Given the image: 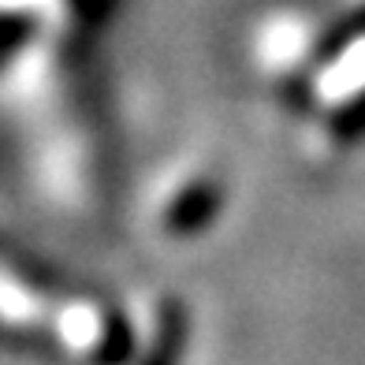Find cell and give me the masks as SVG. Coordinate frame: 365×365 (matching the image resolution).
Masks as SVG:
<instances>
[{
    "label": "cell",
    "instance_id": "obj_1",
    "mask_svg": "<svg viewBox=\"0 0 365 365\" xmlns=\"http://www.w3.org/2000/svg\"><path fill=\"white\" fill-rule=\"evenodd\" d=\"M306 138L321 157L365 138V30L343 34L324 68L302 90Z\"/></svg>",
    "mask_w": 365,
    "mask_h": 365
},
{
    "label": "cell",
    "instance_id": "obj_2",
    "mask_svg": "<svg viewBox=\"0 0 365 365\" xmlns=\"http://www.w3.org/2000/svg\"><path fill=\"white\" fill-rule=\"evenodd\" d=\"M41 339L53 343L71 365H127L135 328L130 309H120L105 294L60 291Z\"/></svg>",
    "mask_w": 365,
    "mask_h": 365
},
{
    "label": "cell",
    "instance_id": "obj_3",
    "mask_svg": "<svg viewBox=\"0 0 365 365\" xmlns=\"http://www.w3.org/2000/svg\"><path fill=\"white\" fill-rule=\"evenodd\" d=\"M343 26L331 15H313V11H287L264 19L257 38H254V63L261 78L272 86L298 90L302 93L313 75L324 68L331 48L339 45Z\"/></svg>",
    "mask_w": 365,
    "mask_h": 365
},
{
    "label": "cell",
    "instance_id": "obj_4",
    "mask_svg": "<svg viewBox=\"0 0 365 365\" xmlns=\"http://www.w3.org/2000/svg\"><path fill=\"white\" fill-rule=\"evenodd\" d=\"M227 205L224 175L205 160H179L157 179L149 197V220L157 235L172 242H190L212 231Z\"/></svg>",
    "mask_w": 365,
    "mask_h": 365
},
{
    "label": "cell",
    "instance_id": "obj_5",
    "mask_svg": "<svg viewBox=\"0 0 365 365\" xmlns=\"http://www.w3.org/2000/svg\"><path fill=\"white\" fill-rule=\"evenodd\" d=\"M130 328H135V343H130L127 365H182L190 336L182 298L172 291H145L130 306Z\"/></svg>",
    "mask_w": 365,
    "mask_h": 365
},
{
    "label": "cell",
    "instance_id": "obj_6",
    "mask_svg": "<svg viewBox=\"0 0 365 365\" xmlns=\"http://www.w3.org/2000/svg\"><path fill=\"white\" fill-rule=\"evenodd\" d=\"M56 294L45 284V279L30 269L23 272L19 261H8L4 264V324L8 331H26V336H45L48 317H53V306H56Z\"/></svg>",
    "mask_w": 365,
    "mask_h": 365
}]
</instances>
